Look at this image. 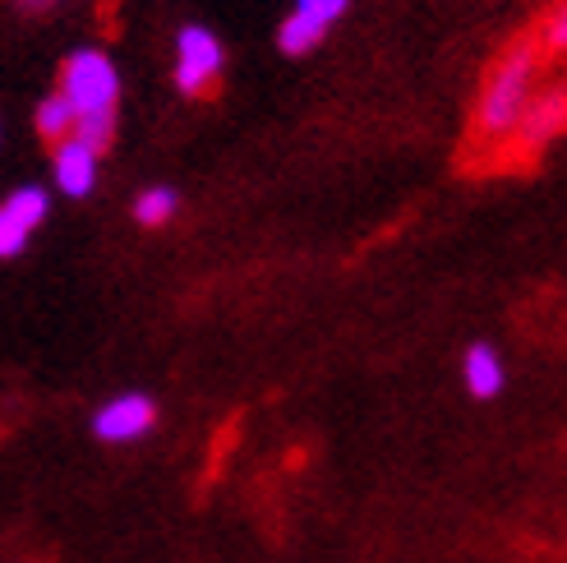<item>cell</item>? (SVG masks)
Returning a JSON list of instances; mask_svg holds the SVG:
<instances>
[{
  "instance_id": "obj_14",
  "label": "cell",
  "mask_w": 567,
  "mask_h": 563,
  "mask_svg": "<svg viewBox=\"0 0 567 563\" xmlns=\"http://www.w3.org/2000/svg\"><path fill=\"white\" fill-rule=\"evenodd\" d=\"M28 10H42V6H55V0H23Z\"/></svg>"
},
{
  "instance_id": "obj_8",
  "label": "cell",
  "mask_w": 567,
  "mask_h": 563,
  "mask_svg": "<svg viewBox=\"0 0 567 563\" xmlns=\"http://www.w3.org/2000/svg\"><path fill=\"white\" fill-rule=\"evenodd\" d=\"M563 89H549V93H540V98H530V106H526V116H522V125H517V144H526V149H545V144H554V139L563 134Z\"/></svg>"
},
{
  "instance_id": "obj_2",
  "label": "cell",
  "mask_w": 567,
  "mask_h": 563,
  "mask_svg": "<svg viewBox=\"0 0 567 563\" xmlns=\"http://www.w3.org/2000/svg\"><path fill=\"white\" fill-rule=\"evenodd\" d=\"M61 98L70 102L74 121H83V116H116V102H121L116 61H111L102 47L70 51V61L61 70Z\"/></svg>"
},
{
  "instance_id": "obj_1",
  "label": "cell",
  "mask_w": 567,
  "mask_h": 563,
  "mask_svg": "<svg viewBox=\"0 0 567 563\" xmlns=\"http://www.w3.org/2000/svg\"><path fill=\"white\" fill-rule=\"evenodd\" d=\"M545 70V55L535 51V42H517L503 61L489 70L485 89H480L475 102V139L485 144H498V139H513L526 106L535 98V79Z\"/></svg>"
},
{
  "instance_id": "obj_11",
  "label": "cell",
  "mask_w": 567,
  "mask_h": 563,
  "mask_svg": "<svg viewBox=\"0 0 567 563\" xmlns=\"http://www.w3.org/2000/svg\"><path fill=\"white\" fill-rule=\"evenodd\" d=\"M38 134L51 139V144H61V139L74 134V111H70V102L61 93H51V98L38 102Z\"/></svg>"
},
{
  "instance_id": "obj_5",
  "label": "cell",
  "mask_w": 567,
  "mask_h": 563,
  "mask_svg": "<svg viewBox=\"0 0 567 563\" xmlns=\"http://www.w3.org/2000/svg\"><path fill=\"white\" fill-rule=\"evenodd\" d=\"M157 426V402L148 392H116L93 411V434L102 443H138Z\"/></svg>"
},
{
  "instance_id": "obj_6",
  "label": "cell",
  "mask_w": 567,
  "mask_h": 563,
  "mask_svg": "<svg viewBox=\"0 0 567 563\" xmlns=\"http://www.w3.org/2000/svg\"><path fill=\"white\" fill-rule=\"evenodd\" d=\"M51 176L65 199H83V194H93V185H97V153L83 149L79 139H61L55 157H51Z\"/></svg>"
},
{
  "instance_id": "obj_3",
  "label": "cell",
  "mask_w": 567,
  "mask_h": 563,
  "mask_svg": "<svg viewBox=\"0 0 567 563\" xmlns=\"http://www.w3.org/2000/svg\"><path fill=\"white\" fill-rule=\"evenodd\" d=\"M221 70H226L221 38L208 23H185L181 38H176V89L185 98H204L217 89Z\"/></svg>"
},
{
  "instance_id": "obj_4",
  "label": "cell",
  "mask_w": 567,
  "mask_h": 563,
  "mask_svg": "<svg viewBox=\"0 0 567 563\" xmlns=\"http://www.w3.org/2000/svg\"><path fill=\"white\" fill-rule=\"evenodd\" d=\"M347 10H351V0H296L291 14L277 28V47L287 55H309Z\"/></svg>"
},
{
  "instance_id": "obj_12",
  "label": "cell",
  "mask_w": 567,
  "mask_h": 563,
  "mask_svg": "<svg viewBox=\"0 0 567 563\" xmlns=\"http://www.w3.org/2000/svg\"><path fill=\"white\" fill-rule=\"evenodd\" d=\"M28 240H33V232L19 227V222L6 208H0V259H19L23 249H28Z\"/></svg>"
},
{
  "instance_id": "obj_13",
  "label": "cell",
  "mask_w": 567,
  "mask_h": 563,
  "mask_svg": "<svg viewBox=\"0 0 567 563\" xmlns=\"http://www.w3.org/2000/svg\"><path fill=\"white\" fill-rule=\"evenodd\" d=\"M563 38H567V14H563V6H558V10L545 19V33H540V47H535V51H540L545 61H549V55H563V47H567Z\"/></svg>"
},
{
  "instance_id": "obj_10",
  "label": "cell",
  "mask_w": 567,
  "mask_h": 563,
  "mask_svg": "<svg viewBox=\"0 0 567 563\" xmlns=\"http://www.w3.org/2000/svg\"><path fill=\"white\" fill-rule=\"evenodd\" d=\"M0 208H6V213L19 222V227L38 232L42 222H47V213H51V194H47L42 185H19V190H14V194H10V199L0 204Z\"/></svg>"
},
{
  "instance_id": "obj_9",
  "label": "cell",
  "mask_w": 567,
  "mask_h": 563,
  "mask_svg": "<svg viewBox=\"0 0 567 563\" xmlns=\"http://www.w3.org/2000/svg\"><path fill=\"white\" fill-rule=\"evenodd\" d=\"M176 213H181V194L172 185H153V190H144L134 199V222L138 227H166Z\"/></svg>"
},
{
  "instance_id": "obj_7",
  "label": "cell",
  "mask_w": 567,
  "mask_h": 563,
  "mask_svg": "<svg viewBox=\"0 0 567 563\" xmlns=\"http://www.w3.org/2000/svg\"><path fill=\"white\" fill-rule=\"evenodd\" d=\"M462 379H466V392L480 402H494L503 383H507V365L498 356L494 342H471L466 356H462Z\"/></svg>"
}]
</instances>
